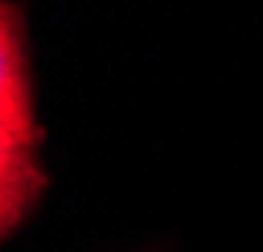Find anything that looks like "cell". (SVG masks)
I'll return each mask as SVG.
<instances>
[{"mask_svg":"<svg viewBox=\"0 0 263 252\" xmlns=\"http://www.w3.org/2000/svg\"><path fill=\"white\" fill-rule=\"evenodd\" d=\"M0 107L29 114V79L18 36V11L0 0Z\"/></svg>","mask_w":263,"mask_h":252,"instance_id":"obj_2","label":"cell"},{"mask_svg":"<svg viewBox=\"0 0 263 252\" xmlns=\"http://www.w3.org/2000/svg\"><path fill=\"white\" fill-rule=\"evenodd\" d=\"M40 188H43V170L36 164L32 114L0 107V238L25 217Z\"/></svg>","mask_w":263,"mask_h":252,"instance_id":"obj_1","label":"cell"}]
</instances>
